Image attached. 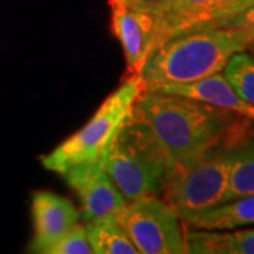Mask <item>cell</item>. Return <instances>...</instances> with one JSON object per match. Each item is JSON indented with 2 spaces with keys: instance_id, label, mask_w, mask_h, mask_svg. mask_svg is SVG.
<instances>
[{
  "instance_id": "6da1fadb",
  "label": "cell",
  "mask_w": 254,
  "mask_h": 254,
  "mask_svg": "<svg viewBox=\"0 0 254 254\" xmlns=\"http://www.w3.org/2000/svg\"><path fill=\"white\" fill-rule=\"evenodd\" d=\"M130 115L153 131L173 167L213 147L237 143L254 130V122L233 112L187 96L145 89Z\"/></svg>"
},
{
  "instance_id": "7a4b0ae2",
  "label": "cell",
  "mask_w": 254,
  "mask_h": 254,
  "mask_svg": "<svg viewBox=\"0 0 254 254\" xmlns=\"http://www.w3.org/2000/svg\"><path fill=\"white\" fill-rule=\"evenodd\" d=\"M254 34L230 27H206L170 37L148 54L138 73L143 89L190 83L222 72L229 60L252 44Z\"/></svg>"
},
{
  "instance_id": "3957f363",
  "label": "cell",
  "mask_w": 254,
  "mask_h": 254,
  "mask_svg": "<svg viewBox=\"0 0 254 254\" xmlns=\"http://www.w3.org/2000/svg\"><path fill=\"white\" fill-rule=\"evenodd\" d=\"M105 170L126 200L161 196L173 161L153 131L131 115L119 128L103 158Z\"/></svg>"
},
{
  "instance_id": "277c9868",
  "label": "cell",
  "mask_w": 254,
  "mask_h": 254,
  "mask_svg": "<svg viewBox=\"0 0 254 254\" xmlns=\"http://www.w3.org/2000/svg\"><path fill=\"white\" fill-rule=\"evenodd\" d=\"M141 91L143 83L138 73L128 75L118 89L105 99L86 125L57 145L51 153L41 157L43 167L61 175L73 165L103 160L119 128L130 116Z\"/></svg>"
},
{
  "instance_id": "5b68a950",
  "label": "cell",
  "mask_w": 254,
  "mask_h": 254,
  "mask_svg": "<svg viewBox=\"0 0 254 254\" xmlns=\"http://www.w3.org/2000/svg\"><path fill=\"white\" fill-rule=\"evenodd\" d=\"M233 144L213 147L173 167L161 195L182 222L225 203Z\"/></svg>"
},
{
  "instance_id": "8992f818",
  "label": "cell",
  "mask_w": 254,
  "mask_h": 254,
  "mask_svg": "<svg viewBox=\"0 0 254 254\" xmlns=\"http://www.w3.org/2000/svg\"><path fill=\"white\" fill-rule=\"evenodd\" d=\"M119 222L138 254H185V225L158 195L127 200Z\"/></svg>"
},
{
  "instance_id": "52a82bcc",
  "label": "cell",
  "mask_w": 254,
  "mask_h": 254,
  "mask_svg": "<svg viewBox=\"0 0 254 254\" xmlns=\"http://www.w3.org/2000/svg\"><path fill=\"white\" fill-rule=\"evenodd\" d=\"M253 3L254 0H173L167 9L155 16L151 51L177 34L199 28L220 27Z\"/></svg>"
},
{
  "instance_id": "ba28073f",
  "label": "cell",
  "mask_w": 254,
  "mask_h": 254,
  "mask_svg": "<svg viewBox=\"0 0 254 254\" xmlns=\"http://www.w3.org/2000/svg\"><path fill=\"white\" fill-rule=\"evenodd\" d=\"M81 199L82 216L88 222L102 216H118L127 200L105 170L103 160L73 165L61 174Z\"/></svg>"
},
{
  "instance_id": "9c48e42d",
  "label": "cell",
  "mask_w": 254,
  "mask_h": 254,
  "mask_svg": "<svg viewBox=\"0 0 254 254\" xmlns=\"http://www.w3.org/2000/svg\"><path fill=\"white\" fill-rule=\"evenodd\" d=\"M34 236L31 253L46 254L47 249L79 222V212L72 202L54 192L37 190L31 198Z\"/></svg>"
},
{
  "instance_id": "30bf717a",
  "label": "cell",
  "mask_w": 254,
  "mask_h": 254,
  "mask_svg": "<svg viewBox=\"0 0 254 254\" xmlns=\"http://www.w3.org/2000/svg\"><path fill=\"white\" fill-rule=\"evenodd\" d=\"M112 7V31L122 44L128 75L140 73L151 51L155 34V16L127 9L118 4Z\"/></svg>"
},
{
  "instance_id": "8fae6325",
  "label": "cell",
  "mask_w": 254,
  "mask_h": 254,
  "mask_svg": "<svg viewBox=\"0 0 254 254\" xmlns=\"http://www.w3.org/2000/svg\"><path fill=\"white\" fill-rule=\"evenodd\" d=\"M145 91L165 92V93L187 96L190 99L200 100L229 112H233L250 122H254V106L246 102L235 91V88L226 81L222 72L190 83H167Z\"/></svg>"
},
{
  "instance_id": "7c38bea8",
  "label": "cell",
  "mask_w": 254,
  "mask_h": 254,
  "mask_svg": "<svg viewBox=\"0 0 254 254\" xmlns=\"http://www.w3.org/2000/svg\"><path fill=\"white\" fill-rule=\"evenodd\" d=\"M185 249L190 254H254V229L203 230L185 227Z\"/></svg>"
},
{
  "instance_id": "4fadbf2b",
  "label": "cell",
  "mask_w": 254,
  "mask_h": 254,
  "mask_svg": "<svg viewBox=\"0 0 254 254\" xmlns=\"http://www.w3.org/2000/svg\"><path fill=\"white\" fill-rule=\"evenodd\" d=\"M188 229L230 230L243 226H254V193L229 200L198 216L184 222Z\"/></svg>"
},
{
  "instance_id": "5bb4252c",
  "label": "cell",
  "mask_w": 254,
  "mask_h": 254,
  "mask_svg": "<svg viewBox=\"0 0 254 254\" xmlns=\"http://www.w3.org/2000/svg\"><path fill=\"white\" fill-rule=\"evenodd\" d=\"M230 174L225 202L254 193V130L230 147Z\"/></svg>"
},
{
  "instance_id": "9a60e30c",
  "label": "cell",
  "mask_w": 254,
  "mask_h": 254,
  "mask_svg": "<svg viewBox=\"0 0 254 254\" xmlns=\"http://www.w3.org/2000/svg\"><path fill=\"white\" fill-rule=\"evenodd\" d=\"M86 233L95 254H137L118 216H102L88 220Z\"/></svg>"
},
{
  "instance_id": "2e32d148",
  "label": "cell",
  "mask_w": 254,
  "mask_h": 254,
  "mask_svg": "<svg viewBox=\"0 0 254 254\" xmlns=\"http://www.w3.org/2000/svg\"><path fill=\"white\" fill-rule=\"evenodd\" d=\"M235 91L254 106V57L247 50L233 55L222 71Z\"/></svg>"
},
{
  "instance_id": "e0dca14e",
  "label": "cell",
  "mask_w": 254,
  "mask_h": 254,
  "mask_svg": "<svg viewBox=\"0 0 254 254\" xmlns=\"http://www.w3.org/2000/svg\"><path fill=\"white\" fill-rule=\"evenodd\" d=\"M92 246L88 239L85 225H75L54 245L47 249L46 254H92Z\"/></svg>"
},
{
  "instance_id": "ac0fdd59",
  "label": "cell",
  "mask_w": 254,
  "mask_h": 254,
  "mask_svg": "<svg viewBox=\"0 0 254 254\" xmlns=\"http://www.w3.org/2000/svg\"><path fill=\"white\" fill-rule=\"evenodd\" d=\"M171 1L173 0H109V4H118L127 9L144 11L157 16L167 9Z\"/></svg>"
},
{
  "instance_id": "d6986e66",
  "label": "cell",
  "mask_w": 254,
  "mask_h": 254,
  "mask_svg": "<svg viewBox=\"0 0 254 254\" xmlns=\"http://www.w3.org/2000/svg\"><path fill=\"white\" fill-rule=\"evenodd\" d=\"M220 27L242 28V30H247L254 34V3L250 7L240 11L239 14L229 18Z\"/></svg>"
},
{
  "instance_id": "ffe728a7",
  "label": "cell",
  "mask_w": 254,
  "mask_h": 254,
  "mask_svg": "<svg viewBox=\"0 0 254 254\" xmlns=\"http://www.w3.org/2000/svg\"><path fill=\"white\" fill-rule=\"evenodd\" d=\"M247 51H249V53H250V54H252L254 57V40H253V41H252V44L249 46V48H247Z\"/></svg>"
}]
</instances>
